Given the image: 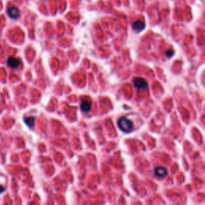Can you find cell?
<instances>
[{
    "label": "cell",
    "instance_id": "6da1fadb",
    "mask_svg": "<svg viewBox=\"0 0 205 205\" xmlns=\"http://www.w3.org/2000/svg\"><path fill=\"white\" fill-rule=\"evenodd\" d=\"M118 127L122 132L125 133H130L132 132L134 125L132 120H130L129 119L126 117H122L118 120Z\"/></svg>",
    "mask_w": 205,
    "mask_h": 205
},
{
    "label": "cell",
    "instance_id": "ba28073f",
    "mask_svg": "<svg viewBox=\"0 0 205 205\" xmlns=\"http://www.w3.org/2000/svg\"><path fill=\"white\" fill-rule=\"evenodd\" d=\"M35 117H33V116H30V117H27V118L25 119V123H26V124L29 127V128H34V125H35Z\"/></svg>",
    "mask_w": 205,
    "mask_h": 205
},
{
    "label": "cell",
    "instance_id": "9c48e42d",
    "mask_svg": "<svg viewBox=\"0 0 205 205\" xmlns=\"http://www.w3.org/2000/svg\"><path fill=\"white\" fill-rule=\"evenodd\" d=\"M173 54L174 51H171V50H168V51H165V55H166L167 57H169V58L173 56Z\"/></svg>",
    "mask_w": 205,
    "mask_h": 205
},
{
    "label": "cell",
    "instance_id": "52a82bcc",
    "mask_svg": "<svg viewBox=\"0 0 205 205\" xmlns=\"http://www.w3.org/2000/svg\"><path fill=\"white\" fill-rule=\"evenodd\" d=\"M80 108L81 110L84 112H88L91 108V104L89 101L87 100H83L81 104H80Z\"/></svg>",
    "mask_w": 205,
    "mask_h": 205
},
{
    "label": "cell",
    "instance_id": "277c9868",
    "mask_svg": "<svg viewBox=\"0 0 205 205\" xmlns=\"http://www.w3.org/2000/svg\"><path fill=\"white\" fill-rule=\"evenodd\" d=\"M154 173H155V175H156V176H158V177L163 178L167 176V171L165 167H157L155 168V170H154Z\"/></svg>",
    "mask_w": 205,
    "mask_h": 205
},
{
    "label": "cell",
    "instance_id": "30bf717a",
    "mask_svg": "<svg viewBox=\"0 0 205 205\" xmlns=\"http://www.w3.org/2000/svg\"><path fill=\"white\" fill-rule=\"evenodd\" d=\"M5 190V188H4L3 186H2V185H0V193L1 192H3V191Z\"/></svg>",
    "mask_w": 205,
    "mask_h": 205
},
{
    "label": "cell",
    "instance_id": "7a4b0ae2",
    "mask_svg": "<svg viewBox=\"0 0 205 205\" xmlns=\"http://www.w3.org/2000/svg\"><path fill=\"white\" fill-rule=\"evenodd\" d=\"M133 84L135 85V87L138 89H144L147 87V83L143 79L139 77H136L134 79Z\"/></svg>",
    "mask_w": 205,
    "mask_h": 205
},
{
    "label": "cell",
    "instance_id": "8992f818",
    "mask_svg": "<svg viewBox=\"0 0 205 205\" xmlns=\"http://www.w3.org/2000/svg\"><path fill=\"white\" fill-rule=\"evenodd\" d=\"M132 27H133V29H134L135 31H136V32H141V31L143 30L144 27H145V24H144V23L141 21V20H136V22L133 23Z\"/></svg>",
    "mask_w": 205,
    "mask_h": 205
},
{
    "label": "cell",
    "instance_id": "5b68a950",
    "mask_svg": "<svg viewBox=\"0 0 205 205\" xmlns=\"http://www.w3.org/2000/svg\"><path fill=\"white\" fill-rule=\"evenodd\" d=\"M7 64L12 68H17L20 64V60L14 57H9L7 59Z\"/></svg>",
    "mask_w": 205,
    "mask_h": 205
},
{
    "label": "cell",
    "instance_id": "3957f363",
    "mask_svg": "<svg viewBox=\"0 0 205 205\" xmlns=\"http://www.w3.org/2000/svg\"><path fill=\"white\" fill-rule=\"evenodd\" d=\"M7 14L11 19H15L19 16V10L16 7H9L7 10Z\"/></svg>",
    "mask_w": 205,
    "mask_h": 205
}]
</instances>
